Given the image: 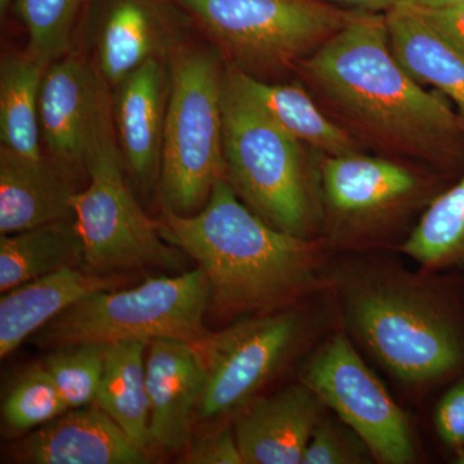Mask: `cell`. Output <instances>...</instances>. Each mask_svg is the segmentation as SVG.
<instances>
[{
	"mask_svg": "<svg viewBox=\"0 0 464 464\" xmlns=\"http://www.w3.org/2000/svg\"><path fill=\"white\" fill-rule=\"evenodd\" d=\"M400 253H341L329 284L341 326L409 404L464 373V276L409 268Z\"/></svg>",
	"mask_w": 464,
	"mask_h": 464,
	"instance_id": "6da1fadb",
	"label": "cell"
},
{
	"mask_svg": "<svg viewBox=\"0 0 464 464\" xmlns=\"http://www.w3.org/2000/svg\"><path fill=\"white\" fill-rule=\"evenodd\" d=\"M295 75L341 127L377 154L413 161L449 181L464 173V123L391 50L383 14L357 12Z\"/></svg>",
	"mask_w": 464,
	"mask_h": 464,
	"instance_id": "7a4b0ae2",
	"label": "cell"
},
{
	"mask_svg": "<svg viewBox=\"0 0 464 464\" xmlns=\"http://www.w3.org/2000/svg\"><path fill=\"white\" fill-rule=\"evenodd\" d=\"M158 222L161 237L206 273L209 313L221 322L283 310L331 288L335 255L325 241L266 224L227 179L216 183L199 212L179 216L163 210Z\"/></svg>",
	"mask_w": 464,
	"mask_h": 464,
	"instance_id": "3957f363",
	"label": "cell"
},
{
	"mask_svg": "<svg viewBox=\"0 0 464 464\" xmlns=\"http://www.w3.org/2000/svg\"><path fill=\"white\" fill-rule=\"evenodd\" d=\"M340 325L329 288L295 306L241 317L208 332L194 344L206 372L197 420L209 426L234 422L284 377H295L308 353Z\"/></svg>",
	"mask_w": 464,
	"mask_h": 464,
	"instance_id": "277c9868",
	"label": "cell"
},
{
	"mask_svg": "<svg viewBox=\"0 0 464 464\" xmlns=\"http://www.w3.org/2000/svg\"><path fill=\"white\" fill-rule=\"evenodd\" d=\"M322 234L334 255L399 253L449 181L430 168L384 155L317 154Z\"/></svg>",
	"mask_w": 464,
	"mask_h": 464,
	"instance_id": "5b68a950",
	"label": "cell"
},
{
	"mask_svg": "<svg viewBox=\"0 0 464 464\" xmlns=\"http://www.w3.org/2000/svg\"><path fill=\"white\" fill-rule=\"evenodd\" d=\"M222 121L227 181L266 224L319 239L322 201L316 152L286 133L225 72Z\"/></svg>",
	"mask_w": 464,
	"mask_h": 464,
	"instance_id": "8992f818",
	"label": "cell"
},
{
	"mask_svg": "<svg viewBox=\"0 0 464 464\" xmlns=\"http://www.w3.org/2000/svg\"><path fill=\"white\" fill-rule=\"evenodd\" d=\"M226 63L212 44L188 42L169 58L159 194L166 212L191 216L227 179L222 121Z\"/></svg>",
	"mask_w": 464,
	"mask_h": 464,
	"instance_id": "52a82bcc",
	"label": "cell"
},
{
	"mask_svg": "<svg viewBox=\"0 0 464 464\" xmlns=\"http://www.w3.org/2000/svg\"><path fill=\"white\" fill-rule=\"evenodd\" d=\"M176 2L226 63L264 82L295 72L357 14L322 0Z\"/></svg>",
	"mask_w": 464,
	"mask_h": 464,
	"instance_id": "ba28073f",
	"label": "cell"
},
{
	"mask_svg": "<svg viewBox=\"0 0 464 464\" xmlns=\"http://www.w3.org/2000/svg\"><path fill=\"white\" fill-rule=\"evenodd\" d=\"M210 284L200 267L148 277L130 289L93 293L33 335L39 347L170 338L198 343L209 332Z\"/></svg>",
	"mask_w": 464,
	"mask_h": 464,
	"instance_id": "9c48e42d",
	"label": "cell"
},
{
	"mask_svg": "<svg viewBox=\"0 0 464 464\" xmlns=\"http://www.w3.org/2000/svg\"><path fill=\"white\" fill-rule=\"evenodd\" d=\"M85 169L87 188L72 198L85 268L99 274L139 268L181 273L185 253L161 237L159 222L143 212L130 190L112 116L97 136Z\"/></svg>",
	"mask_w": 464,
	"mask_h": 464,
	"instance_id": "30bf717a",
	"label": "cell"
},
{
	"mask_svg": "<svg viewBox=\"0 0 464 464\" xmlns=\"http://www.w3.org/2000/svg\"><path fill=\"white\" fill-rule=\"evenodd\" d=\"M295 378L364 440L375 463L427 462L411 411L391 395L341 325L308 353Z\"/></svg>",
	"mask_w": 464,
	"mask_h": 464,
	"instance_id": "8fae6325",
	"label": "cell"
},
{
	"mask_svg": "<svg viewBox=\"0 0 464 464\" xmlns=\"http://www.w3.org/2000/svg\"><path fill=\"white\" fill-rule=\"evenodd\" d=\"M191 26L176 0H90L72 50L112 90L149 61H169L191 41Z\"/></svg>",
	"mask_w": 464,
	"mask_h": 464,
	"instance_id": "7c38bea8",
	"label": "cell"
},
{
	"mask_svg": "<svg viewBox=\"0 0 464 464\" xmlns=\"http://www.w3.org/2000/svg\"><path fill=\"white\" fill-rule=\"evenodd\" d=\"M111 116V90L83 54L70 50L50 63L39 99L44 154L87 173L85 161Z\"/></svg>",
	"mask_w": 464,
	"mask_h": 464,
	"instance_id": "4fadbf2b",
	"label": "cell"
},
{
	"mask_svg": "<svg viewBox=\"0 0 464 464\" xmlns=\"http://www.w3.org/2000/svg\"><path fill=\"white\" fill-rule=\"evenodd\" d=\"M169 61L151 60L111 90L116 141L128 177L148 194L158 188L169 100Z\"/></svg>",
	"mask_w": 464,
	"mask_h": 464,
	"instance_id": "5bb4252c",
	"label": "cell"
},
{
	"mask_svg": "<svg viewBox=\"0 0 464 464\" xmlns=\"http://www.w3.org/2000/svg\"><path fill=\"white\" fill-rule=\"evenodd\" d=\"M326 411L322 399L297 378L256 400L232 422L244 464L304 463Z\"/></svg>",
	"mask_w": 464,
	"mask_h": 464,
	"instance_id": "9a60e30c",
	"label": "cell"
},
{
	"mask_svg": "<svg viewBox=\"0 0 464 464\" xmlns=\"http://www.w3.org/2000/svg\"><path fill=\"white\" fill-rule=\"evenodd\" d=\"M146 387L152 445L183 450L192 438L206 387V372L194 344L170 338L150 341Z\"/></svg>",
	"mask_w": 464,
	"mask_h": 464,
	"instance_id": "2e32d148",
	"label": "cell"
},
{
	"mask_svg": "<svg viewBox=\"0 0 464 464\" xmlns=\"http://www.w3.org/2000/svg\"><path fill=\"white\" fill-rule=\"evenodd\" d=\"M18 462L33 464H143L149 456L94 404L69 409L17 447Z\"/></svg>",
	"mask_w": 464,
	"mask_h": 464,
	"instance_id": "e0dca14e",
	"label": "cell"
},
{
	"mask_svg": "<svg viewBox=\"0 0 464 464\" xmlns=\"http://www.w3.org/2000/svg\"><path fill=\"white\" fill-rule=\"evenodd\" d=\"M82 174L47 154L30 159L0 148V235L74 221L72 198Z\"/></svg>",
	"mask_w": 464,
	"mask_h": 464,
	"instance_id": "ac0fdd59",
	"label": "cell"
},
{
	"mask_svg": "<svg viewBox=\"0 0 464 464\" xmlns=\"http://www.w3.org/2000/svg\"><path fill=\"white\" fill-rule=\"evenodd\" d=\"M119 275L87 268H63L2 293L0 299V357L5 359L54 317L93 293L116 289Z\"/></svg>",
	"mask_w": 464,
	"mask_h": 464,
	"instance_id": "d6986e66",
	"label": "cell"
},
{
	"mask_svg": "<svg viewBox=\"0 0 464 464\" xmlns=\"http://www.w3.org/2000/svg\"><path fill=\"white\" fill-rule=\"evenodd\" d=\"M226 67L240 90L307 149L328 157L365 151L353 134L328 115L302 82H264L244 74L228 63Z\"/></svg>",
	"mask_w": 464,
	"mask_h": 464,
	"instance_id": "ffe728a7",
	"label": "cell"
},
{
	"mask_svg": "<svg viewBox=\"0 0 464 464\" xmlns=\"http://www.w3.org/2000/svg\"><path fill=\"white\" fill-rule=\"evenodd\" d=\"M386 17L391 50L411 78L457 108L464 123V54L445 41L418 8L399 0Z\"/></svg>",
	"mask_w": 464,
	"mask_h": 464,
	"instance_id": "44dd1931",
	"label": "cell"
},
{
	"mask_svg": "<svg viewBox=\"0 0 464 464\" xmlns=\"http://www.w3.org/2000/svg\"><path fill=\"white\" fill-rule=\"evenodd\" d=\"M149 343L145 340H128L106 344L102 378L93 402L145 451L152 445L146 387Z\"/></svg>",
	"mask_w": 464,
	"mask_h": 464,
	"instance_id": "7402d4cb",
	"label": "cell"
},
{
	"mask_svg": "<svg viewBox=\"0 0 464 464\" xmlns=\"http://www.w3.org/2000/svg\"><path fill=\"white\" fill-rule=\"evenodd\" d=\"M48 65V61L27 50L5 54L0 63V141L21 157L44 155L39 99Z\"/></svg>",
	"mask_w": 464,
	"mask_h": 464,
	"instance_id": "603a6c76",
	"label": "cell"
},
{
	"mask_svg": "<svg viewBox=\"0 0 464 464\" xmlns=\"http://www.w3.org/2000/svg\"><path fill=\"white\" fill-rule=\"evenodd\" d=\"M85 268L74 221H57L0 237V292L63 270Z\"/></svg>",
	"mask_w": 464,
	"mask_h": 464,
	"instance_id": "cb8c5ba5",
	"label": "cell"
},
{
	"mask_svg": "<svg viewBox=\"0 0 464 464\" xmlns=\"http://www.w3.org/2000/svg\"><path fill=\"white\" fill-rule=\"evenodd\" d=\"M399 253L427 270L464 276V173L424 210Z\"/></svg>",
	"mask_w": 464,
	"mask_h": 464,
	"instance_id": "d4e9b609",
	"label": "cell"
},
{
	"mask_svg": "<svg viewBox=\"0 0 464 464\" xmlns=\"http://www.w3.org/2000/svg\"><path fill=\"white\" fill-rule=\"evenodd\" d=\"M90 0H12L11 8L25 27L34 56L52 63L72 47L79 21Z\"/></svg>",
	"mask_w": 464,
	"mask_h": 464,
	"instance_id": "484cf974",
	"label": "cell"
},
{
	"mask_svg": "<svg viewBox=\"0 0 464 464\" xmlns=\"http://www.w3.org/2000/svg\"><path fill=\"white\" fill-rule=\"evenodd\" d=\"M66 411L69 409L47 369L36 365L21 375L5 396L2 405L3 427L12 435H21Z\"/></svg>",
	"mask_w": 464,
	"mask_h": 464,
	"instance_id": "4316f807",
	"label": "cell"
},
{
	"mask_svg": "<svg viewBox=\"0 0 464 464\" xmlns=\"http://www.w3.org/2000/svg\"><path fill=\"white\" fill-rule=\"evenodd\" d=\"M106 344L81 343L54 348L44 360L45 369L67 409L93 404L105 364Z\"/></svg>",
	"mask_w": 464,
	"mask_h": 464,
	"instance_id": "83f0119b",
	"label": "cell"
},
{
	"mask_svg": "<svg viewBox=\"0 0 464 464\" xmlns=\"http://www.w3.org/2000/svg\"><path fill=\"white\" fill-rule=\"evenodd\" d=\"M302 464L377 463L364 440L328 409L317 424Z\"/></svg>",
	"mask_w": 464,
	"mask_h": 464,
	"instance_id": "f1b7e54d",
	"label": "cell"
},
{
	"mask_svg": "<svg viewBox=\"0 0 464 464\" xmlns=\"http://www.w3.org/2000/svg\"><path fill=\"white\" fill-rule=\"evenodd\" d=\"M440 450L451 462L464 448V373L440 391L432 411Z\"/></svg>",
	"mask_w": 464,
	"mask_h": 464,
	"instance_id": "f546056e",
	"label": "cell"
},
{
	"mask_svg": "<svg viewBox=\"0 0 464 464\" xmlns=\"http://www.w3.org/2000/svg\"><path fill=\"white\" fill-rule=\"evenodd\" d=\"M188 464H244L231 422L212 424L203 435L190 439L181 457Z\"/></svg>",
	"mask_w": 464,
	"mask_h": 464,
	"instance_id": "4dcf8cb0",
	"label": "cell"
},
{
	"mask_svg": "<svg viewBox=\"0 0 464 464\" xmlns=\"http://www.w3.org/2000/svg\"><path fill=\"white\" fill-rule=\"evenodd\" d=\"M418 11L445 41L464 54V3L439 9L418 8Z\"/></svg>",
	"mask_w": 464,
	"mask_h": 464,
	"instance_id": "1f68e13d",
	"label": "cell"
},
{
	"mask_svg": "<svg viewBox=\"0 0 464 464\" xmlns=\"http://www.w3.org/2000/svg\"><path fill=\"white\" fill-rule=\"evenodd\" d=\"M322 2L329 3L347 9V11L365 12V14H387L391 8L398 5L399 0H322Z\"/></svg>",
	"mask_w": 464,
	"mask_h": 464,
	"instance_id": "d6a6232c",
	"label": "cell"
},
{
	"mask_svg": "<svg viewBox=\"0 0 464 464\" xmlns=\"http://www.w3.org/2000/svg\"><path fill=\"white\" fill-rule=\"evenodd\" d=\"M414 7L422 9H439L451 7V5H462L464 0H405Z\"/></svg>",
	"mask_w": 464,
	"mask_h": 464,
	"instance_id": "836d02e7",
	"label": "cell"
},
{
	"mask_svg": "<svg viewBox=\"0 0 464 464\" xmlns=\"http://www.w3.org/2000/svg\"><path fill=\"white\" fill-rule=\"evenodd\" d=\"M12 0H0V12L5 14L11 8Z\"/></svg>",
	"mask_w": 464,
	"mask_h": 464,
	"instance_id": "e575fe53",
	"label": "cell"
},
{
	"mask_svg": "<svg viewBox=\"0 0 464 464\" xmlns=\"http://www.w3.org/2000/svg\"><path fill=\"white\" fill-rule=\"evenodd\" d=\"M450 463L464 464V448L459 451V453L457 454L456 457L453 458V459H451Z\"/></svg>",
	"mask_w": 464,
	"mask_h": 464,
	"instance_id": "d590c367",
	"label": "cell"
}]
</instances>
